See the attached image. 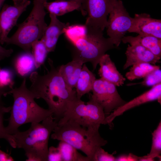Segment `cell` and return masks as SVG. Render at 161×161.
<instances>
[{"instance_id":"6da1fadb","label":"cell","mask_w":161,"mask_h":161,"mask_svg":"<svg viewBox=\"0 0 161 161\" xmlns=\"http://www.w3.org/2000/svg\"><path fill=\"white\" fill-rule=\"evenodd\" d=\"M50 69L43 75L34 71L30 75L31 85L29 91L35 98H42L58 122L66 111L69 104L77 98L75 90L69 87L62 76L59 67L55 68L49 59Z\"/></svg>"},{"instance_id":"7a4b0ae2","label":"cell","mask_w":161,"mask_h":161,"mask_svg":"<svg viewBox=\"0 0 161 161\" xmlns=\"http://www.w3.org/2000/svg\"><path fill=\"white\" fill-rule=\"evenodd\" d=\"M8 95H11L13 98L8 125L5 127L7 132L10 134L13 135L19 131L18 128L22 125L40 123L52 115L51 110L41 107L35 102V98L27 88L25 78L19 87L10 90Z\"/></svg>"},{"instance_id":"3957f363","label":"cell","mask_w":161,"mask_h":161,"mask_svg":"<svg viewBox=\"0 0 161 161\" xmlns=\"http://www.w3.org/2000/svg\"><path fill=\"white\" fill-rule=\"evenodd\" d=\"M42 122L32 123L27 130L13 134L16 148L24 151L26 161H48L49 137L58 122L52 115Z\"/></svg>"},{"instance_id":"277c9868","label":"cell","mask_w":161,"mask_h":161,"mask_svg":"<svg viewBox=\"0 0 161 161\" xmlns=\"http://www.w3.org/2000/svg\"><path fill=\"white\" fill-rule=\"evenodd\" d=\"M100 125L86 128L72 120H68L57 125L51 137L70 144L83 152L91 161H93L97 150L107 143L99 133Z\"/></svg>"},{"instance_id":"5b68a950","label":"cell","mask_w":161,"mask_h":161,"mask_svg":"<svg viewBox=\"0 0 161 161\" xmlns=\"http://www.w3.org/2000/svg\"><path fill=\"white\" fill-rule=\"evenodd\" d=\"M47 0H34L30 14L20 24L16 32L8 37L5 43L16 45L24 51L31 52L32 44L42 38L47 26L45 21L46 13L44 6Z\"/></svg>"},{"instance_id":"8992f818","label":"cell","mask_w":161,"mask_h":161,"mask_svg":"<svg viewBox=\"0 0 161 161\" xmlns=\"http://www.w3.org/2000/svg\"><path fill=\"white\" fill-rule=\"evenodd\" d=\"M72 44L73 59L80 60L84 64L90 62L94 70L106 51L117 48L109 38L104 37L103 31L95 30H86L85 35Z\"/></svg>"},{"instance_id":"52a82bcc","label":"cell","mask_w":161,"mask_h":161,"mask_svg":"<svg viewBox=\"0 0 161 161\" xmlns=\"http://www.w3.org/2000/svg\"><path fill=\"white\" fill-rule=\"evenodd\" d=\"M106 117L103 108L98 103L90 99L85 104L81 99L77 97L69 104L58 125L70 120L88 128L97 125L105 124Z\"/></svg>"},{"instance_id":"ba28073f","label":"cell","mask_w":161,"mask_h":161,"mask_svg":"<svg viewBox=\"0 0 161 161\" xmlns=\"http://www.w3.org/2000/svg\"><path fill=\"white\" fill-rule=\"evenodd\" d=\"M109 14L106 27L107 35L118 47L131 28L133 18L130 16L120 0H117Z\"/></svg>"},{"instance_id":"9c48e42d","label":"cell","mask_w":161,"mask_h":161,"mask_svg":"<svg viewBox=\"0 0 161 161\" xmlns=\"http://www.w3.org/2000/svg\"><path fill=\"white\" fill-rule=\"evenodd\" d=\"M117 0H85L82 5L83 15H87L84 24L87 30L103 31L107 16Z\"/></svg>"},{"instance_id":"30bf717a","label":"cell","mask_w":161,"mask_h":161,"mask_svg":"<svg viewBox=\"0 0 161 161\" xmlns=\"http://www.w3.org/2000/svg\"><path fill=\"white\" fill-rule=\"evenodd\" d=\"M92 91L93 93L90 99L103 107L105 114L126 102L118 94L115 85L101 78L95 80Z\"/></svg>"},{"instance_id":"8fae6325","label":"cell","mask_w":161,"mask_h":161,"mask_svg":"<svg viewBox=\"0 0 161 161\" xmlns=\"http://www.w3.org/2000/svg\"><path fill=\"white\" fill-rule=\"evenodd\" d=\"M13 5L5 4L0 12V44L5 43L8 35L21 15L30 4L29 0H13Z\"/></svg>"},{"instance_id":"7c38bea8","label":"cell","mask_w":161,"mask_h":161,"mask_svg":"<svg viewBox=\"0 0 161 161\" xmlns=\"http://www.w3.org/2000/svg\"><path fill=\"white\" fill-rule=\"evenodd\" d=\"M155 100H157L161 104V83L152 86L148 90L114 110L106 117L105 124L110 125L115 117L122 114L128 110Z\"/></svg>"},{"instance_id":"4fadbf2b","label":"cell","mask_w":161,"mask_h":161,"mask_svg":"<svg viewBox=\"0 0 161 161\" xmlns=\"http://www.w3.org/2000/svg\"><path fill=\"white\" fill-rule=\"evenodd\" d=\"M128 32L151 35L161 39V20L152 18L146 13L135 14Z\"/></svg>"},{"instance_id":"5bb4252c","label":"cell","mask_w":161,"mask_h":161,"mask_svg":"<svg viewBox=\"0 0 161 161\" xmlns=\"http://www.w3.org/2000/svg\"><path fill=\"white\" fill-rule=\"evenodd\" d=\"M125 54L126 60L123 66L124 69L139 63L154 64L160 62L161 58L145 47L137 44L128 45Z\"/></svg>"},{"instance_id":"9a60e30c","label":"cell","mask_w":161,"mask_h":161,"mask_svg":"<svg viewBox=\"0 0 161 161\" xmlns=\"http://www.w3.org/2000/svg\"><path fill=\"white\" fill-rule=\"evenodd\" d=\"M51 21L46 28L41 38L44 43L48 52L54 51L59 36L64 33L70 25L60 21L54 14L49 13Z\"/></svg>"},{"instance_id":"2e32d148","label":"cell","mask_w":161,"mask_h":161,"mask_svg":"<svg viewBox=\"0 0 161 161\" xmlns=\"http://www.w3.org/2000/svg\"><path fill=\"white\" fill-rule=\"evenodd\" d=\"M98 64L100 66L98 74L101 78L116 86L123 85L126 79L118 71L109 55L105 54L103 55L100 58Z\"/></svg>"},{"instance_id":"e0dca14e","label":"cell","mask_w":161,"mask_h":161,"mask_svg":"<svg viewBox=\"0 0 161 161\" xmlns=\"http://www.w3.org/2000/svg\"><path fill=\"white\" fill-rule=\"evenodd\" d=\"M121 41L130 45L139 44L145 47L155 56L161 57V39L148 35H139L135 37L124 36Z\"/></svg>"},{"instance_id":"ac0fdd59","label":"cell","mask_w":161,"mask_h":161,"mask_svg":"<svg viewBox=\"0 0 161 161\" xmlns=\"http://www.w3.org/2000/svg\"><path fill=\"white\" fill-rule=\"evenodd\" d=\"M12 64L15 73L21 77L30 75L36 69L31 52L24 51L18 54L13 59Z\"/></svg>"},{"instance_id":"d6986e66","label":"cell","mask_w":161,"mask_h":161,"mask_svg":"<svg viewBox=\"0 0 161 161\" xmlns=\"http://www.w3.org/2000/svg\"><path fill=\"white\" fill-rule=\"evenodd\" d=\"M83 64L80 60L73 59L72 61L59 67L62 76L71 88L75 87Z\"/></svg>"},{"instance_id":"ffe728a7","label":"cell","mask_w":161,"mask_h":161,"mask_svg":"<svg viewBox=\"0 0 161 161\" xmlns=\"http://www.w3.org/2000/svg\"><path fill=\"white\" fill-rule=\"evenodd\" d=\"M44 6L47 11L56 16H62L75 10H80L83 14L82 5L72 1L56 0L53 1L45 2Z\"/></svg>"},{"instance_id":"44dd1931","label":"cell","mask_w":161,"mask_h":161,"mask_svg":"<svg viewBox=\"0 0 161 161\" xmlns=\"http://www.w3.org/2000/svg\"><path fill=\"white\" fill-rule=\"evenodd\" d=\"M95 79L94 74L83 64L75 87L78 98L80 99L83 95L92 91Z\"/></svg>"},{"instance_id":"7402d4cb","label":"cell","mask_w":161,"mask_h":161,"mask_svg":"<svg viewBox=\"0 0 161 161\" xmlns=\"http://www.w3.org/2000/svg\"><path fill=\"white\" fill-rule=\"evenodd\" d=\"M152 144L150 153L147 155L139 157L138 161H152L155 158L161 159V122L152 133Z\"/></svg>"},{"instance_id":"603a6c76","label":"cell","mask_w":161,"mask_h":161,"mask_svg":"<svg viewBox=\"0 0 161 161\" xmlns=\"http://www.w3.org/2000/svg\"><path fill=\"white\" fill-rule=\"evenodd\" d=\"M58 147L62 161H91L87 157L83 156L74 147L65 141H60Z\"/></svg>"},{"instance_id":"cb8c5ba5","label":"cell","mask_w":161,"mask_h":161,"mask_svg":"<svg viewBox=\"0 0 161 161\" xmlns=\"http://www.w3.org/2000/svg\"><path fill=\"white\" fill-rule=\"evenodd\" d=\"M160 67L159 66L154 65L149 63H138L132 65L129 71L126 73L125 76L130 81L143 78L151 72Z\"/></svg>"},{"instance_id":"d4e9b609","label":"cell","mask_w":161,"mask_h":161,"mask_svg":"<svg viewBox=\"0 0 161 161\" xmlns=\"http://www.w3.org/2000/svg\"><path fill=\"white\" fill-rule=\"evenodd\" d=\"M31 50L36 69H37L44 63L49 52L43 42L41 39L35 41L32 44Z\"/></svg>"},{"instance_id":"484cf974","label":"cell","mask_w":161,"mask_h":161,"mask_svg":"<svg viewBox=\"0 0 161 161\" xmlns=\"http://www.w3.org/2000/svg\"><path fill=\"white\" fill-rule=\"evenodd\" d=\"M11 106L6 107L4 104L0 105V139L6 140L13 148H16V143L13 135L8 134L4 125V116L7 113L10 112Z\"/></svg>"},{"instance_id":"4316f807","label":"cell","mask_w":161,"mask_h":161,"mask_svg":"<svg viewBox=\"0 0 161 161\" xmlns=\"http://www.w3.org/2000/svg\"><path fill=\"white\" fill-rule=\"evenodd\" d=\"M15 72L13 69L0 68V87L9 89L13 88Z\"/></svg>"},{"instance_id":"83f0119b","label":"cell","mask_w":161,"mask_h":161,"mask_svg":"<svg viewBox=\"0 0 161 161\" xmlns=\"http://www.w3.org/2000/svg\"><path fill=\"white\" fill-rule=\"evenodd\" d=\"M86 32V30L84 25H69L64 33L67 38L72 44L85 35Z\"/></svg>"},{"instance_id":"f1b7e54d","label":"cell","mask_w":161,"mask_h":161,"mask_svg":"<svg viewBox=\"0 0 161 161\" xmlns=\"http://www.w3.org/2000/svg\"><path fill=\"white\" fill-rule=\"evenodd\" d=\"M139 83L147 86H153L161 83V70L160 67L150 72Z\"/></svg>"},{"instance_id":"f546056e","label":"cell","mask_w":161,"mask_h":161,"mask_svg":"<svg viewBox=\"0 0 161 161\" xmlns=\"http://www.w3.org/2000/svg\"><path fill=\"white\" fill-rule=\"evenodd\" d=\"M116 161V158L112 154L106 151L102 147L97 150L93 159V161Z\"/></svg>"},{"instance_id":"4dcf8cb0","label":"cell","mask_w":161,"mask_h":161,"mask_svg":"<svg viewBox=\"0 0 161 161\" xmlns=\"http://www.w3.org/2000/svg\"><path fill=\"white\" fill-rule=\"evenodd\" d=\"M48 161H62L61 154L58 147L51 146L49 148Z\"/></svg>"},{"instance_id":"1f68e13d","label":"cell","mask_w":161,"mask_h":161,"mask_svg":"<svg viewBox=\"0 0 161 161\" xmlns=\"http://www.w3.org/2000/svg\"><path fill=\"white\" fill-rule=\"evenodd\" d=\"M139 157L132 154L128 155H122L116 158V161H138Z\"/></svg>"},{"instance_id":"d6a6232c","label":"cell","mask_w":161,"mask_h":161,"mask_svg":"<svg viewBox=\"0 0 161 161\" xmlns=\"http://www.w3.org/2000/svg\"><path fill=\"white\" fill-rule=\"evenodd\" d=\"M13 52L12 49H7L2 47L0 44V57L5 58L10 57Z\"/></svg>"},{"instance_id":"836d02e7","label":"cell","mask_w":161,"mask_h":161,"mask_svg":"<svg viewBox=\"0 0 161 161\" xmlns=\"http://www.w3.org/2000/svg\"><path fill=\"white\" fill-rule=\"evenodd\" d=\"M14 161V160L10 154L6 153L0 149V161Z\"/></svg>"},{"instance_id":"e575fe53","label":"cell","mask_w":161,"mask_h":161,"mask_svg":"<svg viewBox=\"0 0 161 161\" xmlns=\"http://www.w3.org/2000/svg\"><path fill=\"white\" fill-rule=\"evenodd\" d=\"M10 90L8 88L0 87V105L4 104L2 100V97L6 96L8 95V92Z\"/></svg>"},{"instance_id":"d590c367","label":"cell","mask_w":161,"mask_h":161,"mask_svg":"<svg viewBox=\"0 0 161 161\" xmlns=\"http://www.w3.org/2000/svg\"><path fill=\"white\" fill-rule=\"evenodd\" d=\"M67 0V1H76L80 4H81L82 5L84 4L85 0Z\"/></svg>"},{"instance_id":"8d00e7d4","label":"cell","mask_w":161,"mask_h":161,"mask_svg":"<svg viewBox=\"0 0 161 161\" xmlns=\"http://www.w3.org/2000/svg\"><path fill=\"white\" fill-rule=\"evenodd\" d=\"M5 0H0V10Z\"/></svg>"},{"instance_id":"74e56055","label":"cell","mask_w":161,"mask_h":161,"mask_svg":"<svg viewBox=\"0 0 161 161\" xmlns=\"http://www.w3.org/2000/svg\"><path fill=\"white\" fill-rule=\"evenodd\" d=\"M4 59L3 58L1 57H0V61L1 60H2V59Z\"/></svg>"}]
</instances>
